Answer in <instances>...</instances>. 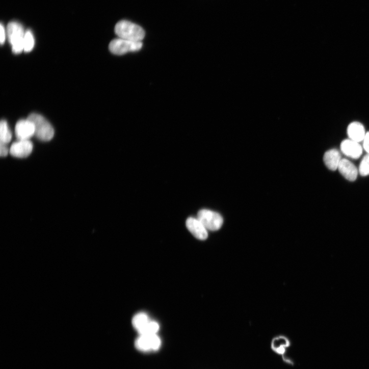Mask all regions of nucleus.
I'll list each match as a JSON object with an SVG mask.
<instances>
[{
    "mask_svg": "<svg viewBox=\"0 0 369 369\" xmlns=\"http://www.w3.org/2000/svg\"><path fill=\"white\" fill-rule=\"evenodd\" d=\"M115 31L120 38L132 41L142 42L145 36L142 28L127 20L119 21L116 24Z\"/></svg>",
    "mask_w": 369,
    "mask_h": 369,
    "instance_id": "f257e3e1",
    "label": "nucleus"
},
{
    "mask_svg": "<svg viewBox=\"0 0 369 369\" xmlns=\"http://www.w3.org/2000/svg\"><path fill=\"white\" fill-rule=\"evenodd\" d=\"M34 124L35 136L42 141H49L54 136V129L49 122L42 116L33 113L28 118Z\"/></svg>",
    "mask_w": 369,
    "mask_h": 369,
    "instance_id": "f03ea898",
    "label": "nucleus"
},
{
    "mask_svg": "<svg viewBox=\"0 0 369 369\" xmlns=\"http://www.w3.org/2000/svg\"><path fill=\"white\" fill-rule=\"evenodd\" d=\"M7 33L13 52L16 54L21 53L24 50L25 34L23 27L18 22H11L8 25Z\"/></svg>",
    "mask_w": 369,
    "mask_h": 369,
    "instance_id": "7ed1b4c3",
    "label": "nucleus"
},
{
    "mask_svg": "<svg viewBox=\"0 0 369 369\" xmlns=\"http://www.w3.org/2000/svg\"><path fill=\"white\" fill-rule=\"evenodd\" d=\"M142 46V42L132 41L119 38L111 42L109 49L113 54L121 56L128 52L138 51Z\"/></svg>",
    "mask_w": 369,
    "mask_h": 369,
    "instance_id": "20e7f679",
    "label": "nucleus"
},
{
    "mask_svg": "<svg viewBox=\"0 0 369 369\" xmlns=\"http://www.w3.org/2000/svg\"><path fill=\"white\" fill-rule=\"evenodd\" d=\"M197 218L208 230L214 231L220 229L224 222L219 214L207 209L199 211Z\"/></svg>",
    "mask_w": 369,
    "mask_h": 369,
    "instance_id": "39448f33",
    "label": "nucleus"
},
{
    "mask_svg": "<svg viewBox=\"0 0 369 369\" xmlns=\"http://www.w3.org/2000/svg\"><path fill=\"white\" fill-rule=\"evenodd\" d=\"M161 345V338L157 334L140 335L135 342L136 348L144 352L156 351L160 349Z\"/></svg>",
    "mask_w": 369,
    "mask_h": 369,
    "instance_id": "423d86ee",
    "label": "nucleus"
},
{
    "mask_svg": "<svg viewBox=\"0 0 369 369\" xmlns=\"http://www.w3.org/2000/svg\"><path fill=\"white\" fill-rule=\"evenodd\" d=\"M15 134L19 140H29L35 134L34 123L28 119L20 120L16 125Z\"/></svg>",
    "mask_w": 369,
    "mask_h": 369,
    "instance_id": "0eeeda50",
    "label": "nucleus"
},
{
    "mask_svg": "<svg viewBox=\"0 0 369 369\" xmlns=\"http://www.w3.org/2000/svg\"><path fill=\"white\" fill-rule=\"evenodd\" d=\"M33 149V143L29 140H19L12 145L10 153L13 156L24 158L31 154Z\"/></svg>",
    "mask_w": 369,
    "mask_h": 369,
    "instance_id": "6e6552de",
    "label": "nucleus"
},
{
    "mask_svg": "<svg viewBox=\"0 0 369 369\" xmlns=\"http://www.w3.org/2000/svg\"><path fill=\"white\" fill-rule=\"evenodd\" d=\"M188 230L197 239L204 241L208 236V230L197 218H190L186 223Z\"/></svg>",
    "mask_w": 369,
    "mask_h": 369,
    "instance_id": "1a4fd4ad",
    "label": "nucleus"
},
{
    "mask_svg": "<svg viewBox=\"0 0 369 369\" xmlns=\"http://www.w3.org/2000/svg\"><path fill=\"white\" fill-rule=\"evenodd\" d=\"M341 150L346 156L358 159L362 153V148L359 143L351 140H346L340 145Z\"/></svg>",
    "mask_w": 369,
    "mask_h": 369,
    "instance_id": "9d476101",
    "label": "nucleus"
},
{
    "mask_svg": "<svg viewBox=\"0 0 369 369\" xmlns=\"http://www.w3.org/2000/svg\"><path fill=\"white\" fill-rule=\"evenodd\" d=\"M338 169L340 174L347 180L354 181L357 177L358 170L356 166L346 159L341 160Z\"/></svg>",
    "mask_w": 369,
    "mask_h": 369,
    "instance_id": "9b49d317",
    "label": "nucleus"
},
{
    "mask_svg": "<svg viewBox=\"0 0 369 369\" xmlns=\"http://www.w3.org/2000/svg\"><path fill=\"white\" fill-rule=\"evenodd\" d=\"M347 133L350 140L358 143L363 141L365 136L363 126L357 122H353L349 125Z\"/></svg>",
    "mask_w": 369,
    "mask_h": 369,
    "instance_id": "f8f14e48",
    "label": "nucleus"
},
{
    "mask_svg": "<svg viewBox=\"0 0 369 369\" xmlns=\"http://www.w3.org/2000/svg\"><path fill=\"white\" fill-rule=\"evenodd\" d=\"M341 157L340 153L337 150L331 149L325 153L324 162L329 169L335 171L338 169Z\"/></svg>",
    "mask_w": 369,
    "mask_h": 369,
    "instance_id": "ddd939ff",
    "label": "nucleus"
},
{
    "mask_svg": "<svg viewBox=\"0 0 369 369\" xmlns=\"http://www.w3.org/2000/svg\"><path fill=\"white\" fill-rule=\"evenodd\" d=\"M150 321L146 313L141 312L133 318L132 324L134 328L139 333Z\"/></svg>",
    "mask_w": 369,
    "mask_h": 369,
    "instance_id": "4468645a",
    "label": "nucleus"
},
{
    "mask_svg": "<svg viewBox=\"0 0 369 369\" xmlns=\"http://www.w3.org/2000/svg\"><path fill=\"white\" fill-rule=\"evenodd\" d=\"M12 138V134L9 128L7 122L2 120L0 123V140L1 143L7 144L9 143Z\"/></svg>",
    "mask_w": 369,
    "mask_h": 369,
    "instance_id": "2eb2a0df",
    "label": "nucleus"
},
{
    "mask_svg": "<svg viewBox=\"0 0 369 369\" xmlns=\"http://www.w3.org/2000/svg\"><path fill=\"white\" fill-rule=\"evenodd\" d=\"M159 329L160 326L157 322L150 321L139 333L140 335L156 334Z\"/></svg>",
    "mask_w": 369,
    "mask_h": 369,
    "instance_id": "dca6fc26",
    "label": "nucleus"
},
{
    "mask_svg": "<svg viewBox=\"0 0 369 369\" xmlns=\"http://www.w3.org/2000/svg\"><path fill=\"white\" fill-rule=\"evenodd\" d=\"M35 46V39L31 31L25 32L24 39V50L29 52L31 51Z\"/></svg>",
    "mask_w": 369,
    "mask_h": 369,
    "instance_id": "f3484780",
    "label": "nucleus"
},
{
    "mask_svg": "<svg viewBox=\"0 0 369 369\" xmlns=\"http://www.w3.org/2000/svg\"><path fill=\"white\" fill-rule=\"evenodd\" d=\"M359 171L361 176H365L369 175V154L363 157L359 165Z\"/></svg>",
    "mask_w": 369,
    "mask_h": 369,
    "instance_id": "a211bd4d",
    "label": "nucleus"
},
{
    "mask_svg": "<svg viewBox=\"0 0 369 369\" xmlns=\"http://www.w3.org/2000/svg\"><path fill=\"white\" fill-rule=\"evenodd\" d=\"M9 152L10 150L7 147V144L1 143V144H0V155H1L2 157H5L8 155Z\"/></svg>",
    "mask_w": 369,
    "mask_h": 369,
    "instance_id": "6ab92c4d",
    "label": "nucleus"
},
{
    "mask_svg": "<svg viewBox=\"0 0 369 369\" xmlns=\"http://www.w3.org/2000/svg\"><path fill=\"white\" fill-rule=\"evenodd\" d=\"M6 39V31L5 30V27L4 25L2 24L1 27H0V42H1V44L3 45Z\"/></svg>",
    "mask_w": 369,
    "mask_h": 369,
    "instance_id": "aec40b11",
    "label": "nucleus"
},
{
    "mask_svg": "<svg viewBox=\"0 0 369 369\" xmlns=\"http://www.w3.org/2000/svg\"><path fill=\"white\" fill-rule=\"evenodd\" d=\"M363 148L367 154H369V132L365 134L363 140Z\"/></svg>",
    "mask_w": 369,
    "mask_h": 369,
    "instance_id": "412c9836",
    "label": "nucleus"
}]
</instances>
